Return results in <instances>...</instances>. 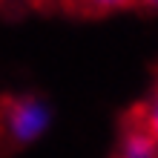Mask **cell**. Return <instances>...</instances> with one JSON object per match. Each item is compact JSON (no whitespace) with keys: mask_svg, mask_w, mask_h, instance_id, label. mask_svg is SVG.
Here are the masks:
<instances>
[{"mask_svg":"<svg viewBox=\"0 0 158 158\" xmlns=\"http://www.w3.org/2000/svg\"><path fill=\"white\" fill-rule=\"evenodd\" d=\"M49 124V106L38 95H0V158L29 147Z\"/></svg>","mask_w":158,"mask_h":158,"instance_id":"obj_1","label":"cell"},{"mask_svg":"<svg viewBox=\"0 0 158 158\" xmlns=\"http://www.w3.org/2000/svg\"><path fill=\"white\" fill-rule=\"evenodd\" d=\"M109 158H158V150L135 124H129L127 118H121L118 144H115V150H112Z\"/></svg>","mask_w":158,"mask_h":158,"instance_id":"obj_2","label":"cell"},{"mask_svg":"<svg viewBox=\"0 0 158 158\" xmlns=\"http://www.w3.org/2000/svg\"><path fill=\"white\" fill-rule=\"evenodd\" d=\"M124 118L129 121V124H135V127L152 141V147L158 150V78H155L152 92H150L144 101H138L132 109H127Z\"/></svg>","mask_w":158,"mask_h":158,"instance_id":"obj_3","label":"cell"},{"mask_svg":"<svg viewBox=\"0 0 158 158\" xmlns=\"http://www.w3.org/2000/svg\"><path fill=\"white\" fill-rule=\"evenodd\" d=\"M58 3L75 15H106V12H115V9L132 6L135 0H58Z\"/></svg>","mask_w":158,"mask_h":158,"instance_id":"obj_4","label":"cell"},{"mask_svg":"<svg viewBox=\"0 0 158 158\" xmlns=\"http://www.w3.org/2000/svg\"><path fill=\"white\" fill-rule=\"evenodd\" d=\"M135 3H141V6H152V9H158V0H135Z\"/></svg>","mask_w":158,"mask_h":158,"instance_id":"obj_5","label":"cell"}]
</instances>
